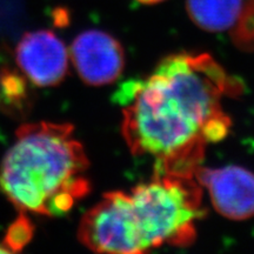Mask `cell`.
<instances>
[{"label": "cell", "mask_w": 254, "mask_h": 254, "mask_svg": "<svg viewBox=\"0 0 254 254\" xmlns=\"http://www.w3.org/2000/svg\"><path fill=\"white\" fill-rule=\"evenodd\" d=\"M69 53L53 32L39 30L24 34L15 49V63L31 84L57 86L65 79Z\"/></svg>", "instance_id": "277c9868"}, {"label": "cell", "mask_w": 254, "mask_h": 254, "mask_svg": "<svg viewBox=\"0 0 254 254\" xmlns=\"http://www.w3.org/2000/svg\"><path fill=\"white\" fill-rule=\"evenodd\" d=\"M208 190L214 208L224 217L245 220L254 215V174L239 166L200 167L195 173Z\"/></svg>", "instance_id": "8992f818"}, {"label": "cell", "mask_w": 254, "mask_h": 254, "mask_svg": "<svg viewBox=\"0 0 254 254\" xmlns=\"http://www.w3.org/2000/svg\"><path fill=\"white\" fill-rule=\"evenodd\" d=\"M69 58L81 80L91 86L112 84L120 77L125 65L119 41L100 30L79 34L71 45Z\"/></svg>", "instance_id": "5b68a950"}, {"label": "cell", "mask_w": 254, "mask_h": 254, "mask_svg": "<svg viewBox=\"0 0 254 254\" xmlns=\"http://www.w3.org/2000/svg\"><path fill=\"white\" fill-rule=\"evenodd\" d=\"M127 196L140 253L194 240L196 221L204 213L202 186L195 176L154 174Z\"/></svg>", "instance_id": "3957f363"}, {"label": "cell", "mask_w": 254, "mask_h": 254, "mask_svg": "<svg viewBox=\"0 0 254 254\" xmlns=\"http://www.w3.org/2000/svg\"><path fill=\"white\" fill-rule=\"evenodd\" d=\"M32 234V225L30 220L25 217H20L15 220L8 228L7 237L5 239L4 246L7 252L19 251L30 241Z\"/></svg>", "instance_id": "9c48e42d"}, {"label": "cell", "mask_w": 254, "mask_h": 254, "mask_svg": "<svg viewBox=\"0 0 254 254\" xmlns=\"http://www.w3.org/2000/svg\"><path fill=\"white\" fill-rule=\"evenodd\" d=\"M237 28V37L244 44H254V1L246 5L245 12Z\"/></svg>", "instance_id": "30bf717a"}, {"label": "cell", "mask_w": 254, "mask_h": 254, "mask_svg": "<svg viewBox=\"0 0 254 254\" xmlns=\"http://www.w3.org/2000/svg\"><path fill=\"white\" fill-rule=\"evenodd\" d=\"M136 1L141 2V4H148V5H151V4H158V2L164 1V0H136Z\"/></svg>", "instance_id": "8fae6325"}, {"label": "cell", "mask_w": 254, "mask_h": 254, "mask_svg": "<svg viewBox=\"0 0 254 254\" xmlns=\"http://www.w3.org/2000/svg\"><path fill=\"white\" fill-rule=\"evenodd\" d=\"M186 8L196 26L222 32L237 28L246 5L244 0H186Z\"/></svg>", "instance_id": "52a82bcc"}, {"label": "cell", "mask_w": 254, "mask_h": 254, "mask_svg": "<svg viewBox=\"0 0 254 254\" xmlns=\"http://www.w3.org/2000/svg\"><path fill=\"white\" fill-rule=\"evenodd\" d=\"M240 88L211 56L167 57L147 78L117 93L124 139L133 154L154 161V174L195 176L206 147L230 131L222 100Z\"/></svg>", "instance_id": "6da1fadb"}, {"label": "cell", "mask_w": 254, "mask_h": 254, "mask_svg": "<svg viewBox=\"0 0 254 254\" xmlns=\"http://www.w3.org/2000/svg\"><path fill=\"white\" fill-rule=\"evenodd\" d=\"M253 1H254V0H253Z\"/></svg>", "instance_id": "7c38bea8"}, {"label": "cell", "mask_w": 254, "mask_h": 254, "mask_svg": "<svg viewBox=\"0 0 254 254\" xmlns=\"http://www.w3.org/2000/svg\"><path fill=\"white\" fill-rule=\"evenodd\" d=\"M88 167L71 124H25L2 159L0 189L21 213L59 217L90 193Z\"/></svg>", "instance_id": "7a4b0ae2"}, {"label": "cell", "mask_w": 254, "mask_h": 254, "mask_svg": "<svg viewBox=\"0 0 254 254\" xmlns=\"http://www.w3.org/2000/svg\"><path fill=\"white\" fill-rule=\"evenodd\" d=\"M28 86L20 74L12 71L0 72V104L9 110L27 107Z\"/></svg>", "instance_id": "ba28073f"}]
</instances>
